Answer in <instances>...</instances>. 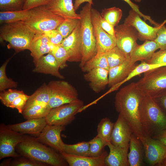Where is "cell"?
<instances>
[{
	"label": "cell",
	"mask_w": 166,
	"mask_h": 166,
	"mask_svg": "<svg viewBox=\"0 0 166 166\" xmlns=\"http://www.w3.org/2000/svg\"><path fill=\"white\" fill-rule=\"evenodd\" d=\"M144 95L136 83L132 82L122 88L116 94L114 105L130 127L132 133L139 139L145 136L141 128L139 108Z\"/></svg>",
	"instance_id": "6da1fadb"
},
{
	"label": "cell",
	"mask_w": 166,
	"mask_h": 166,
	"mask_svg": "<svg viewBox=\"0 0 166 166\" xmlns=\"http://www.w3.org/2000/svg\"><path fill=\"white\" fill-rule=\"evenodd\" d=\"M139 111L145 136L152 137L166 129V117L152 97L144 96L140 104Z\"/></svg>",
	"instance_id": "7a4b0ae2"
},
{
	"label": "cell",
	"mask_w": 166,
	"mask_h": 166,
	"mask_svg": "<svg viewBox=\"0 0 166 166\" xmlns=\"http://www.w3.org/2000/svg\"><path fill=\"white\" fill-rule=\"evenodd\" d=\"M21 155L53 166H67L68 163L60 154L38 141L36 138L26 136L16 148Z\"/></svg>",
	"instance_id": "3957f363"
},
{
	"label": "cell",
	"mask_w": 166,
	"mask_h": 166,
	"mask_svg": "<svg viewBox=\"0 0 166 166\" xmlns=\"http://www.w3.org/2000/svg\"><path fill=\"white\" fill-rule=\"evenodd\" d=\"M35 34L23 21L5 24L0 28V41L8 42V48L16 53L29 50Z\"/></svg>",
	"instance_id": "277c9868"
},
{
	"label": "cell",
	"mask_w": 166,
	"mask_h": 166,
	"mask_svg": "<svg viewBox=\"0 0 166 166\" xmlns=\"http://www.w3.org/2000/svg\"><path fill=\"white\" fill-rule=\"evenodd\" d=\"M92 5L87 3L80 11V36L82 58L79 64L81 69L85 63L97 53L96 40L92 24Z\"/></svg>",
	"instance_id": "5b68a950"
},
{
	"label": "cell",
	"mask_w": 166,
	"mask_h": 166,
	"mask_svg": "<svg viewBox=\"0 0 166 166\" xmlns=\"http://www.w3.org/2000/svg\"><path fill=\"white\" fill-rule=\"evenodd\" d=\"M136 83L144 96L154 98L166 95V65L144 73Z\"/></svg>",
	"instance_id": "8992f818"
},
{
	"label": "cell",
	"mask_w": 166,
	"mask_h": 166,
	"mask_svg": "<svg viewBox=\"0 0 166 166\" xmlns=\"http://www.w3.org/2000/svg\"><path fill=\"white\" fill-rule=\"evenodd\" d=\"M31 10L30 17L23 21L35 34L42 33L56 29L65 19L63 18L50 11L45 5Z\"/></svg>",
	"instance_id": "52a82bcc"
},
{
	"label": "cell",
	"mask_w": 166,
	"mask_h": 166,
	"mask_svg": "<svg viewBox=\"0 0 166 166\" xmlns=\"http://www.w3.org/2000/svg\"><path fill=\"white\" fill-rule=\"evenodd\" d=\"M51 92L49 103L51 109L79 99L77 90L72 85L63 80H53L48 84Z\"/></svg>",
	"instance_id": "ba28073f"
},
{
	"label": "cell",
	"mask_w": 166,
	"mask_h": 166,
	"mask_svg": "<svg viewBox=\"0 0 166 166\" xmlns=\"http://www.w3.org/2000/svg\"><path fill=\"white\" fill-rule=\"evenodd\" d=\"M84 105L83 101L79 99L74 102L52 108L45 117L47 124L65 126L74 120L76 115Z\"/></svg>",
	"instance_id": "9c48e42d"
},
{
	"label": "cell",
	"mask_w": 166,
	"mask_h": 166,
	"mask_svg": "<svg viewBox=\"0 0 166 166\" xmlns=\"http://www.w3.org/2000/svg\"><path fill=\"white\" fill-rule=\"evenodd\" d=\"M26 135L14 131L3 123L0 125V160L6 157L16 158L21 155L16 151L17 145Z\"/></svg>",
	"instance_id": "30bf717a"
},
{
	"label": "cell",
	"mask_w": 166,
	"mask_h": 166,
	"mask_svg": "<svg viewBox=\"0 0 166 166\" xmlns=\"http://www.w3.org/2000/svg\"><path fill=\"white\" fill-rule=\"evenodd\" d=\"M140 140L143 144L146 163L150 166H160L166 157V146L159 140L147 136Z\"/></svg>",
	"instance_id": "8fae6325"
},
{
	"label": "cell",
	"mask_w": 166,
	"mask_h": 166,
	"mask_svg": "<svg viewBox=\"0 0 166 166\" xmlns=\"http://www.w3.org/2000/svg\"><path fill=\"white\" fill-rule=\"evenodd\" d=\"M116 46L122 51L130 55L132 51L138 45V33L133 27L124 23L115 27Z\"/></svg>",
	"instance_id": "7c38bea8"
},
{
	"label": "cell",
	"mask_w": 166,
	"mask_h": 166,
	"mask_svg": "<svg viewBox=\"0 0 166 166\" xmlns=\"http://www.w3.org/2000/svg\"><path fill=\"white\" fill-rule=\"evenodd\" d=\"M100 13L92 8L91 11L92 24L96 40L97 53H105L116 46L115 37L109 34L101 27L99 23Z\"/></svg>",
	"instance_id": "4fadbf2b"
},
{
	"label": "cell",
	"mask_w": 166,
	"mask_h": 166,
	"mask_svg": "<svg viewBox=\"0 0 166 166\" xmlns=\"http://www.w3.org/2000/svg\"><path fill=\"white\" fill-rule=\"evenodd\" d=\"M140 17L138 13L131 10L124 23L136 29L138 33L139 39L140 40H155L156 38L158 25L155 27H152L143 21Z\"/></svg>",
	"instance_id": "5bb4252c"
},
{
	"label": "cell",
	"mask_w": 166,
	"mask_h": 166,
	"mask_svg": "<svg viewBox=\"0 0 166 166\" xmlns=\"http://www.w3.org/2000/svg\"><path fill=\"white\" fill-rule=\"evenodd\" d=\"M65 128V126L47 124L36 138L40 142L60 153L64 151L65 144L61 138V134Z\"/></svg>",
	"instance_id": "9a60e30c"
},
{
	"label": "cell",
	"mask_w": 166,
	"mask_h": 166,
	"mask_svg": "<svg viewBox=\"0 0 166 166\" xmlns=\"http://www.w3.org/2000/svg\"><path fill=\"white\" fill-rule=\"evenodd\" d=\"M132 133V131L127 122L119 114L114 123L111 137V143L117 147L129 148L130 139Z\"/></svg>",
	"instance_id": "2e32d148"
},
{
	"label": "cell",
	"mask_w": 166,
	"mask_h": 166,
	"mask_svg": "<svg viewBox=\"0 0 166 166\" xmlns=\"http://www.w3.org/2000/svg\"><path fill=\"white\" fill-rule=\"evenodd\" d=\"M136 66L135 63L131 62L130 58L122 64L110 68L108 85L110 88L109 92L117 89Z\"/></svg>",
	"instance_id": "e0dca14e"
},
{
	"label": "cell",
	"mask_w": 166,
	"mask_h": 166,
	"mask_svg": "<svg viewBox=\"0 0 166 166\" xmlns=\"http://www.w3.org/2000/svg\"><path fill=\"white\" fill-rule=\"evenodd\" d=\"M80 20L77 26L71 34L64 38L61 45L68 52L69 58L68 61L80 62L81 60Z\"/></svg>",
	"instance_id": "ac0fdd59"
},
{
	"label": "cell",
	"mask_w": 166,
	"mask_h": 166,
	"mask_svg": "<svg viewBox=\"0 0 166 166\" xmlns=\"http://www.w3.org/2000/svg\"><path fill=\"white\" fill-rule=\"evenodd\" d=\"M60 154L69 166H105V160L108 154L104 150L100 155L95 157L76 156L64 152Z\"/></svg>",
	"instance_id": "d6986e66"
},
{
	"label": "cell",
	"mask_w": 166,
	"mask_h": 166,
	"mask_svg": "<svg viewBox=\"0 0 166 166\" xmlns=\"http://www.w3.org/2000/svg\"><path fill=\"white\" fill-rule=\"evenodd\" d=\"M34 64V72L50 74L60 79L65 78L59 71L60 66L58 62L50 53L42 56Z\"/></svg>",
	"instance_id": "ffe728a7"
},
{
	"label": "cell",
	"mask_w": 166,
	"mask_h": 166,
	"mask_svg": "<svg viewBox=\"0 0 166 166\" xmlns=\"http://www.w3.org/2000/svg\"><path fill=\"white\" fill-rule=\"evenodd\" d=\"M109 71L101 68L93 69L84 75L85 80L89 82L90 88L98 93L104 90L109 83Z\"/></svg>",
	"instance_id": "44dd1931"
},
{
	"label": "cell",
	"mask_w": 166,
	"mask_h": 166,
	"mask_svg": "<svg viewBox=\"0 0 166 166\" xmlns=\"http://www.w3.org/2000/svg\"><path fill=\"white\" fill-rule=\"evenodd\" d=\"M47 124L45 117L27 119L24 122L7 125L10 129L23 134L38 135Z\"/></svg>",
	"instance_id": "7402d4cb"
},
{
	"label": "cell",
	"mask_w": 166,
	"mask_h": 166,
	"mask_svg": "<svg viewBox=\"0 0 166 166\" xmlns=\"http://www.w3.org/2000/svg\"><path fill=\"white\" fill-rule=\"evenodd\" d=\"M45 6L53 13L64 18H80L79 14L76 13L72 0H50Z\"/></svg>",
	"instance_id": "603a6c76"
},
{
	"label": "cell",
	"mask_w": 166,
	"mask_h": 166,
	"mask_svg": "<svg viewBox=\"0 0 166 166\" xmlns=\"http://www.w3.org/2000/svg\"><path fill=\"white\" fill-rule=\"evenodd\" d=\"M158 49H160L159 45L154 40L145 41L143 44L138 45L131 52V61L133 63L138 61H146Z\"/></svg>",
	"instance_id": "cb8c5ba5"
},
{
	"label": "cell",
	"mask_w": 166,
	"mask_h": 166,
	"mask_svg": "<svg viewBox=\"0 0 166 166\" xmlns=\"http://www.w3.org/2000/svg\"><path fill=\"white\" fill-rule=\"evenodd\" d=\"M109 152L106 157L105 166H129L128 152L129 148H121L113 145L111 142L107 145Z\"/></svg>",
	"instance_id": "d4e9b609"
},
{
	"label": "cell",
	"mask_w": 166,
	"mask_h": 166,
	"mask_svg": "<svg viewBox=\"0 0 166 166\" xmlns=\"http://www.w3.org/2000/svg\"><path fill=\"white\" fill-rule=\"evenodd\" d=\"M50 43L44 33L35 34L29 50L33 58L34 63L44 54L50 52Z\"/></svg>",
	"instance_id": "484cf974"
},
{
	"label": "cell",
	"mask_w": 166,
	"mask_h": 166,
	"mask_svg": "<svg viewBox=\"0 0 166 166\" xmlns=\"http://www.w3.org/2000/svg\"><path fill=\"white\" fill-rule=\"evenodd\" d=\"M129 148L128 156L129 165L141 166L144 154L143 144L140 139L133 133L131 137Z\"/></svg>",
	"instance_id": "4316f807"
},
{
	"label": "cell",
	"mask_w": 166,
	"mask_h": 166,
	"mask_svg": "<svg viewBox=\"0 0 166 166\" xmlns=\"http://www.w3.org/2000/svg\"><path fill=\"white\" fill-rule=\"evenodd\" d=\"M51 96L49 87L46 83H44L30 96L23 110L35 105H49Z\"/></svg>",
	"instance_id": "83f0119b"
},
{
	"label": "cell",
	"mask_w": 166,
	"mask_h": 166,
	"mask_svg": "<svg viewBox=\"0 0 166 166\" xmlns=\"http://www.w3.org/2000/svg\"><path fill=\"white\" fill-rule=\"evenodd\" d=\"M31 13V10L0 12V23L5 24L28 19Z\"/></svg>",
	"instance_id": "f1b7e54d"
},
{
	"label": "cell",
	"mask_w": 166,
	"mask_h": 166,
	"mask_svg": "<svg viewBox=\"0 0 166 166\" xmlns=\"http://www.w3.org/2000/svg\"><path fill=\"white\" fill-rule=\"evenodd\" d=\"M101 68L108 71L109 67L105 53H97L87 61L81 69L83 72H87L94 69Z\"/></svg>",
	"instance_id": "f546056e"
},
{
	"label": "cell",
	"mask_w": 166,
	"mask_h": 166,
	"mask_svg": "<svg viewBox=\"0 0 166 166\" xmlns=\"http://www.w3.org/2000/svg\"><path fill=\"white\" fill-rule=\"evenodd\" d=\"M50 109L48 104L35 105L23 110L22 114L26 119L40 118L45 117Z\"/></svg>",
	"instance_id": "4dcf8cb0"
},
{
	"label": "cell",
	"mask_w": 166,
	"mask_h": 166,
	"mask_svg": "<svg viewBox=\"0 0 166 166\" xmlns=\"http://www.w3.org/2000/svg\"><path fill=\"white\" fill-rule=\"evenodd\" d=\"M105 54L109 69L122 64L130 58V55L122 51L116 46Z\"/></svg>",
	"instance_id": "1f68e13d"
},
{
	"label": "cell",
	"mask_w": 166,
	"mask_h": 166,
	"mask_svg": "<svg viewBox=\"0 0 166 166\" xmlns=\"http://www.w3.org/2000/svg\"><path fill=\"white\" fill-rule=\"evenodd\" d=\"M114 123L107 117L102 118L98 124L97 135L108 144L110 142L111 137Z\"/></svg>",
	"instance_id": "d6a6232c"
},
{
	"label": "cell",
	"mask_w": 166,
	"mask_h": 166,
	"mask_svg": "<svg viewBox=\"0 0 166 166\" xmlns=\"http://www.w3.org/2000/svg\"><path fill=\"white\" fill-rule=\"evenodd\" d=\"M63 152L76 156H89V141H82L73 144H65Z\"/></svg>",
	"instance_id": "836d02e7"
},
{
	"label": "cell",
	"mask_w": 166,
	"mask_h": 166,
	"mask_svg": "<svg viewBox=\"0 0 166 166\" xmlns=\"http://www.w3.org/2000/svg\"><path fill=\"white\" fill-rule=\"evenodd\" d=\"M101 14L105 19L115 27L121 19L123 13L121 9L114 6L103 9Z\"/></svg>",
	"instance_id": "e575fe53"
},
{
	"label": "cell",
	"mask_w": 166,
	"mask_h": 166,
	"mask_svg": "<svg viewBox=\"0 0 166 166\" xmlns=\"http://www.w3.org/2000/svg\"><path fill=\"white\" fill-rule=\"evenodd\" d=\"M50 51L58 62L60 69H63L68 66L66 61H68L69 56L65 49L61 44L55 45L50 43Z\"/></svg>",
	"instance_id": "d590c367"
},
{
	"label": "cell",
	"mask_w": 166,
	"mask_h": 166,
	"mask_svg": "<svg viewBox=\"0 0 166 166\" xmlns=\"http://www.w3.org/2000/svg\"><path fill=\"white\" fill-rule=\"evenodd\" d=\"M12 57L8 58L0 68V91H2L6 89L16 88L18 86L17 82L8 78L6 73L7 65Z\"/></svg>",
	"instance_id": "8d00e7d4"
},
{
	"label": "cell",
	"mask_w": 166,
	"mask_h": 166,
	"mask_svg": "<svg viewBox=\"0 0 166 166\" xmlns=\"http://www.w3.org/2000/svg\"><path fill=\"white\" fill-rule=\"evenodd\" d=\"M80 22L78 19L66 18L57 28L64 39L70 35L77 26Z\"/></svg>",
	"instance_id": "74e56055"
},
{
	"label": "cell",
	"mask_w": 166,
	"mask_h": 166,
	"mask_svg": "<svg viewBox=\"0 0 166 166\" xmlns=\"http://www.w3.org/2000/svg\"><path fill=\"white\" fill-rule=\"evenodd\" d=\"M164 65L162 64H151L148 63L145 61H142L140 64L136 65L127 77L121 83V85L136 76L139 75L142 73H144L151 69L164 66Z\"/></svg>",
	"instance_id": "f35d334b"
},
{
	"label": "cell",
	"mask_w": 166,
	"mask_h": 166,
	"mask_svg": "<svg viewBox=\"0 0 166 166\" xmlns=\"http://www.w3.org/2000/svg\"><path fill=\"white\" fill-rule=\"evenodd\" d=\"M24 93V92L22 90L9 89L7 90L0 92V100L4 105L10 108L14 100Z\"/></svg>",
	"instance_id": "ab89813d"
},
{
	"label": "cell",
	"mask_w": 166,
	"mask_h": 166,
	"mask_svg": "<svg viewBox=\"0 0 166 166\" xmlns=\"http://www.w3.org/2000/svg\"><path fill=\"white\" fill-rule=\"evenodd\" d=\"M89 141L90 156L95 157L99 155L103 151L104 148L107 145V143L97 135Z\"/></svg>",
	"instance_id": "60d3db41"
},
{
	"label": "cell",
	"mask_w": 166,
	"mask_h": 166,
	"mask_svg": "<svg viewBox=\"0 0 166 166\" xmlns=\"http://www.w3.org/2000/svg\"><path fill=\"white\" fill-rule=\"evenodd\" d=\"M26 0H0L1 11H7L23 10Z\"/></svg>",
	"instance_id": "b9f144b4"
},
{
	"label": "cell",
	"mask_w": 166,
	"mask_h": 166,
	"mask_svg": "<svg viewBox=\"0 0 166 166\" xmlns=\"http://www.w3.org/2000/svg\"><path fill=\"white\" fill-rule=\"evenodd\" d=\"M45 163L37 161L29 157L21 156L11 160V166H47Z\"/></svg>",
	"instance_id": "7bdbcfd3"
},
{
	"label": "cell",
	"mask_w": 166,
	"mask_h": 166,
	"mask_svg": "<svg viewBox=\"0 0 166 166\" xmlns=\"http://www.w3.org/2000/svg\"><path fill=\"white\" fill-rule=\"evenodd\" d=\"M157 36L155 41L158 44L160 49H166V26L164 23L159 24Z\"/></svg>",
	"instance_id": "ee69618b"
},
{
	"label": "cell",
	"mask_w": 166,
	"mask_h": 166,
	"mask_svg": "<svg viewBox=\"0 0 166 166\" xmlns=\"http://www.w3.org/2000/svg\"><path fill=\"white\" fill-rule=\"evenodd\" d=\"M146 62L149 64L166 65V49L155 52L151 57Z\"/></svg>",
	"instance_id": "f6af8a7d"
},
{
	"label": "cell",
	"mask_w": 166,
	"mask_h": 166,
	"mask_svg": "<svg viewBox=\"0 0 166 166\" xmlns=\"http://www.w3.org/2000/svg\"><path fill=\"white\" fill-rule=\"evenodd\" d=\"M30 96L25 93L21 95L14 100L10 108L16 109L19 113L22 114L23 109Z\"/></svg>",
	"instance_id": "bcb514c9"
},
{
	"label": "cell",
	"mask_w": 166,
	"mask_h": 166,
	"mask_svg": "<svg viewBox=\"0 0 166 166\" xmlns=\"http://www.w3.org/2000/svg\"><path fill=\"white\" fill-rule=\"evenodd\" d=\"M44 33L48 38L49 42L54 45H61L64 39L57 29L45 31Z\"/></svg>",
	"instance_id": "7dc6e473"
},
{
	"label": "cell",
	"mask_w": 166,
	"mask_h": 166,
	"mask_svg": "<svg viewBox=\"0 0 166 166\" xmlns=\"http://www.w3.org/2000/svg\"><path fill=\"white\" fill-rule=\"evenodd\" d=\"M99 21L101 27L104 31L111 36L115 37V27L105 19L100 14Z\"/></svg>",
	"instance_id": "c3c4849f"
},
{
	"label": "cell",
	"mask_w": 166,
	"mask_h": 166,
	"mask_svg": "<svg viewBox=\"0 0 166 166\" xmlns=\"http://www.w3.org/2000/svg\"><path fill=\"white\" fill-rule=\"evenodd\" d=\"M50 0H26L23 10H29L35 7L46 5Z\"/></svg>",
	"instance_id": "681fc988"
},
{
	"label": "cell",
	"mask_w": 166,
	"mask_h": 166,
	"mask_svg": "<svg viewBox=\"0 0 166 166\" xmlns=\"http://www.w3.org/2000/svg\"><path fill=\"white\" fill-rule=\"evenodd\" d=\"M127 3L131 7L132 9L138 13L141 17L144 18L145 21L148 20L152 24L155 25L156 22L151 19L149 16L144 15L139 10V6L132 2L131 0H123Z\"/></svg>",
	"instance_id": "f907efd6"
},
{
	"label": "cell",
	"mask_w": 166,
	"mask_h": 166,
	"mask_svg": "<svg viewBox=\"0 0 166 166\" xmlns=\"http://www.w3.org/2000/svg\"><path fill=\"white\" fill-rule=\"evenodd\" d=\"M153 98L166 117V95Z\"/></svg>",
	"instance_id": "816d5d0a"
},
{
	"label": "cell",
	"mask_w": 166,
	"mask_h": 166,
	"mask_svg": "<svg viewBox=\"0 0 166 166\" xmlns=\"http://www.w3.org/2000/svg\"><path fill=\"white\" fill-rule=\"evenodd\" d=\"M152 137L159 140L166 146V129Z\"/></svg>",
	"instance_id": "f5cc1de1"
},
{
	"label": "cell",
	"mask_w": 166,
	"mask_h": 166,
	"mask_svg": "<svg viewBox=\"0 0 166 166\" xmlns=\"http://www.w3.org/2000/svg\"><path fill=\"white\" fill-rule=\"evenodd\" d=\"M85 2H87L92 5H93V0H75L73 4L75 11L78 10L80 5Z\"/></svg>",
	"instance_id": "db71d44e"
},
{
	"label": "cell",
	"mask_w": 166,
	"mask_h": 166,
	"mask_svg": "<svg viewBox=\"0 0 166 166\" xmlns=\"http://www.w3.org/2000/svg\"><path fill=\"white\" fill-rule=\"evenodd\" d=\"M11 161V160H9L3 161L0 164V166H10Z\"/></svg>",
	"instance_id": "11a10c76"
},
{
	"label": "cell",
	"mask_w": 166,
	"mask_h": 166,
	"mask_svg": "<svg viewBox=\"0 0 166 166\" xmlns=\"http://www.w3.org/2000/svg\"><path fill=\"white\" fill-rule=\"evenodd\" d=\"M160 166H166V157L163 160Z\"/></svg>",
	"instance_id": "9f6ffc18"
},
{
	"label": "cell",
	"mask_w": 166,
	"mask_h": 166,
	"mask_svg": "<svg viewBox=\"0 0 166 166\" xmlns=\"http://www.w3.org/2000/svg\"><path fill=\"white\" fill-rule=\"evenodd\" d=\"M136 2H141L142 0H134Z\"/></svg>",
	"instance_id": "6f0895ef"
}]
</instances>
